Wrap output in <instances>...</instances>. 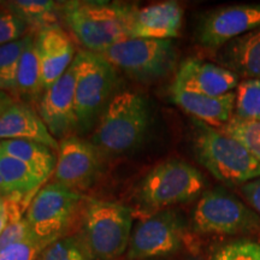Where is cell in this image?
I'll list each match as a JSON object with an SVG mask.
<instances>
[{"label": "cell", "mask_w": 260, "mask_h": 260, "mask_svg": "<svg viewBox=\"0 0 260 260\" xmlns=\"http://www.w3.org/2000/svg\"><path fill=\"white\" fill-rule=\"evenodd\" d=\"M193 228L211 235H252L260 232V217L223 188L201 194L193 212Z\"/></svg>", "instance_id": "obj_8"}, {"label": "cell", "mask_w": 260, "mask_h": 260, "mask_svg": "<svg viewBox=\"0 0 260 260\" xmlns=\"http://www.w3.org/2000/svg\"><path fill=\"white\" fill-rule=\"evenodd\" d=\"M152 122L148 100L124 90L115 94L99 119L92 142L106 154H123L141 146Z\"/></svg>", "instance_id": "obj_2"}, {"label": "cell", "mask_w": 260, "mask_h": 260, "mask_svg": "<svg viewBox=\"0 0 260 260\" xmlns=\"http://www.w3.org/2000/svg\"><path fill=\"white\" fill-rule=\"evenodd\" d=\"M102 154L92 141L76 135L60 140L53 182L75 190L87 188L102 170Z\"/></svg>", "instance_id": "obj_12"}, {"label": "cell", "mask_w": 260, "mask_h": 260, "mask_svg": "<svg viewBox=\"0 0 260 260\" xmlns=\"http://www.w3.org/2000/svg\"><path fill=\"white\" fill-rule=\"evenodd\" d=\"M188 260H203V259H198V258H190V259H188Z\"/></svg>", "instance_id": "obj_35"}, {"label": "cell", "mask_w": 260, "mask_h": 260, "mask_svg": "<svg viewBox=\"0 0 260 260\" xmlns=\"http://www.w3.org/2000/svg\"><path fill=\"white\" fill-rule=\"evenodd\" d=\"M44 93L41 79V68L39 63L35 35L30 34L18 64L17 88L16 94L25 100H31Z\"/></svg>", "instance_id": "obj_23"}, {"label": "cell", "mask_w": 260, "mask_h": 260, "mask_svg": "<svg viewBox=\"0 0 260 260\" xmlns=\"http://www.w3.org/2000/svg\"><path fill=\"white\" fill-rule=\"evenodd\" d=\"M183 8L177 2H161L136 8L130 22V39L171 40L180 35Z\"/></svg>", "instance_id": "obj_16"}, {"label": "cell", "mask_w": 260, "mask_h": 260, "mask_svg": "<svg viewBox=\"0 0 260 260\" xmlns=\"http://www.w3.org/2000/svg\"><path fill=\"white\" fill-rule=\"evenodd\" d=\"M47 246L32 236L0 251V260H38L42 249Z\"/></svg>", "instance_id": "obj_30"}, {"label": "cell", "mask_w": 260, "mask_h": 260, "mask_svg": "<svg viewBox=\"0 0 260 260\" xmlns=\"http://www.w3.org/2000/svg\"><path fill=\"white\" fill-rule=\"evenodd\" d=\"M45 182L24 162L0 151V198L21 204L28 210Z\"/></svg>", "instance_id": "obj_19"}, {"label": "cell", "mask_w": 260, "mask_h": 260, "mask_svg": "<svg viewBox=\"0 0 260 260\" xmlns=\"http://www.w3.org/2000/svg\"><path fill=\"white\" fill-rule=\"evenodd\" d=\"M172 102L193 116V118L220 129L230 121L235 110V92H230L220 96H210L204 94L188 92L171 87Z\"/></svg>", "instance_id": "obj_18"}, {"label": "cell", "mask_w": 260, "mask_h": 260, "mask_svg": "<svg viewBox=\"0 0 260 260\" xmlns=\"http://www.w3.org/2000/svg\"><path fill=\"white\" fill-rule=\"evenodd\" d=\"M76 77L77 61L74 59L67 73L50 88L45 89L39 99V116L57 140L68 138L77 128L75 111Z\"/></svg>", "instance_id": "obj_13"}, {"label": "cell", "mask_w": 260, "mask_h": 260, "mask_svg": "<svg viewBox=\"0 0 260 260\" xmlns=\"http://www.w3.org/2000/svg\"><path fill=\"white\" fill-rule=\"evenodd\" d=\"M259 27L260 4L222 6L201 16L195 38L201 47L216 51Z\"/></svg>", "instance_id": "obj_11"}, {"label": "cell", "mask_w": 260, "mask_h": 260, "mask_svg": "<svg viewBox=\"0 0 260 260\" xmlns=\"http://www.w3.org/2000/svg\"><path fill=\"white\" fill-rule=\"evenodd\" d=\"M3 4H4V2H0V6H3Z\"/></svg>", "instance_id": "obj_36"}, {"label": "cell", "mask_w": 260, "mask_h": 260, "mask_svg": "<svg viewBox=\"0 0 260 260\" xmlns=\"http://www.w3.org/2000/svg\"><path fill=\"white\" fill-rule=\"evenodd\" d=\"M223 68L245 79H260V27L228 42L219 50Z\"/></svg>", "instance_id": "obj_20"}, {"label": "cell", "mask_w": 260, "mask_h": 260, "mask_svg": "<svg viewBox=\"0 0 260 260\" xmlns=\"http://www.w3.org/2000/svg\"><path fill=\"white\" fill-rule=\"evenodd\" d=\"M9 223V211L6 200L0 198V235L4 232V229Z\"/></svg>", "instance_id": "obj_33"}, {"label": "cell", "mask_w": 260, "mask_h": 260, "mask_svg": "<svg viewBox=\"0 0 260 260\" xmlns=\"http://www.w3.org/2000/svg\"><path fill=\"white\" fill-rule=\"evenodd\" d=\"M240 190L260 217V177L247 182L240 187Z\"/></svg>", "instance_id": "obj_32"}, {"label": "cell", "mask_w": 260, "mask_h": 260, "mask_svg": "<svg viewBox=\"0 0 260 260\" xmlns=\"http://www.w3.org/2000/svg\"><path fill=\"white\" fill-rule=\"evenodd\" d=\"M212 260H260V243L251 240H236L216 249Z\"/></svg>", "instance_id": "obj_28"}, {"label": "cell", "mask_w": 260, "mask_h": 260, "mask_svg": "<svg viewBox=\"0 0 260 260\" xmlns=\"http://www.w3.org/2000/svg\"><path fill=\"white\" fill-rule=\"evenodd\" d=\"M133 210L125 205L90 198L82 210L81 236L96 260H115L128 251Z\"/></svg>", "instance_id": "obj_5"}, {"label": "cell", "mask_w": 260, "mask_h": 260, "mask_svg": "<svg viewBox=\"0 0 260 260\" xmlns=\"http://www.w3.org/2000/svg\"><path fill=\"white\" fill-rule=\"evenodd\" d=\"M42 88H50L67 73L76 57L74 42L59 25L45 28L35 34Z\"/></svg>", "instance_id": "obj_15"}, {"label": "cell", "mask_w": 260, "mask_h": 260, "mask_svg": "<svg viewBox=\"0 0 260 260\" xmlns=\"http://www.w3.org/2000/svg\"><path fill=\"white\" fill-rule=\"evenodd\" d=\"M186 239V222L175 210H162L140 222L132 233L129 260H147L180 251Z\"/></svg>", "instance_id": "obj_10"}, {"label": "cell", "mask_w": 260, "mask_h": 260, "mask_svg": "<svg viewBox=\"0 0 260 260\" xmlns=\"http://www.w3.org/2000/svg\"><path fill=\"white\" fill-rule=\"evenodd\" d=\"M38 260H94L81 235L63 236L42 249Z\"/></svg>", "instance_id": "obj_25"}, {"label": "cell", "mask_w": 260, "mask_h": 260, "mask_svg": "<svg viewBox=\"0 0 260 260\" xmlns=\"http://www.w3.org/2000/svg\"><path fill=\"white\" fill-rule=\"evenodd\" d=\"M83 197L57 182H51L38 191L29 205L24 218L32 236L50 245L64 233L82 205Z\"/></svg>", "instance_id": "obj_9"}, {"label": "cell", "mask_w": 260, "mask_h": 260, "mask_svg": "<svg viewBox=\"0 0 260 260\" xmlns=\"http://www.w3.org/2000/svg\"><path fill=\"white\" fill-rule=\"evenodd\" d=\"M234 116L243 121L260 122V79H245L235 92Z\"/></svg>", "instance_id": "obj_26"}, {"label": "cell", "mask_w": 260, "mask_h": 260, "mask_svg": "<svg viewBox=\"0 0 260 260\" xmlns=\"http://www.w3.org/2000/svg\"><path fill=\"white\" fill-rule=\"evenodd\" d=\"M203 174L178 159H170L155 165L136 188V200L151 214L177 204L189 203L203 194Z\"/></svg>", "instance_id": "obj_4"}, {"label": "cell", "mask_w": 260, "mask_h": 260, "mask_svg": "<svg viewBox=\"0 0 260 260\" xmlns=\"http://www.w3.org/2000/svg\"><path fill=\"white\" fill-rule=\"evenodd\" d=\"M30 34L21 40L0 46V90L16 94L18 64Z\"/></svg>", "instance_id": "obj_24"}, {"label": "cell", "mask_w": 260, "mask_h": 260, "mask_svg": "<svg viewBox=\"0 0 260 260\" xmlns=\"http://www.w3.org/2000/svg\"><path fill=\"white\" fill-rule=\"evenodd\" d=\"M16 102L15 98L11 94L0 90V117L4 115L6 110Z\"/></svg>", "instance_id": "obj_34"}, {"label": "cell", "mask_w": 260, "mask_h": 260, "mask_svg": "<svg viewBox=\"0 0 260 260\" xmlns=\"http://www.w3.org/2000/svg\"><path fill=\"white\" fill-rule=\"evenodd\" d=\"M29 34L30 30L23 19L6 8L5 3L0 6V46L21 40Z\"/></svg>", "instance_id": "obj_29"}, {"label": "cell", "mask_w": 260, "mask_h": 260, "mask_svg": "<svg viewBox=\"0 0 260 260\" xmlns=\"http://www.w3.org/2000/svg\"><path fill=\"white\" fill-rule=\"evenodd\" d=\"M98 54L141 83L164 79L177 63V50L171 40L129 39Z\"/></svg>", "instance_id": "obj_7"}, {"label": "cell", "mask_w": 260, "mask_h": 260, "mask_svg": "<svg viewBox=\"0 0 260 260\" xmlns=\"http://www.w3.org/2000/svg\"><path fill=\"white\" fill-rule=\"evenodd\" d=\"M193 149L198 161L224 186H243L260 177V161L235 139L193 118Z\"/></svg>", "instance_id": "obj_3"}, {"label": "cell", "mask_w": 260, "mask_h": 260, "mask_svg": "<svg viewBox=\"0 0 260 260\" xmlns=\"http://www.w3.org/2000/svg\"><path fill=\"white\" fill-rule=\"evenodd\" d=\"M136 6L110 2H65V23L87 51L102 53L129 40V28Z\"/></svg>", "instance_id": "obj_1"}, {"label": "cell", "mask_w": 260, "mask_h": 260, "mask_svg": "<svg viewBox=\"0 0 260 260\" xmlns=\"http://www.w3.org/2000/svg\"><path fill=\"white\" fill-rule=\"evenodd\" d=\"M77 61L75 111L79 133H87L102 118L109 103L115 96L118 77L116 69L100 54L80 51Z\"/></svg>", "instance_id": "obj_6"}, {"label": "cell", "mask_w": 260, "mask_h": 260, "mask_svg": "<svg viewBox=\"0 0 260 260\" xmlns=\"http://www.w3.org/2000/svg\"><path fill=\"white\" fill-rule=\"evenodd\" d=\"M30 140L58 151L59 142L28 104L15 102L0 117V141Z\"/></svg>", "instance_id": "obj_17"}, {"label": "cell", "mask_w": 260, "mask_h": 260, "mask_svg": "<svg viewBox=\"0 0 260 260\" xmlns=\"http://www.w3.org/2000/svg\"><path fill=\"white\" fill-rule=\"evenodd\" d=\"M218 130L245 146L247 151L260 161V122L243 121L233 116L230 121Z\"/></svg>", "instance_id": "obj_27"}, {"label": "cell", "mask_w": 260, "mask_h": 260, "mask_svg": "<svg viewBox=\"0 0 260 260\" xmlns=\"http://www.w3.org/2000/svg\"><path fill=\"white\" fill-rule=\"evenodd\" d=\"M30 237H32V234L24 217L23 218H9L8 225L0 235V251Z\"/></svg>", "instance_id": "obj_31"}, {"label": "cell", "mask_w": 260, "mask_h": 260, "mask_svg": "<svg viewBox=\"0 0 260 260\" xmlns=\"http://www.w3.org/2000/svg\"><path fill=\"white\" fill-rule=\"evenodd\" d=\"M5 6L23 19L30 34L58 25V18L63 11V3L52 0H15L5 3Z\"/></svg>", "instance_id": "obj_22"}, {"label": "cell", "mask_w": 260, "mask_h": 260, "mask_svg": "<svg viewBox=\"0 0 260 260\" xmlns=\"http://www.w3.org/2000/svg\"><path fill=\"white\" fill-rule=\"evenodd\" d=\"M239 83V76L222 65L188 58L182 61L171 87L204 95L220 96L233 92Z\"/></svg>", "instance_id": "obj_14"}, {"label": "cell", "mask_w": 260, "mask_h": 260, "mask_svg": "<svg viewBox=\"0 0 260 260\" xmlns=\"http://www.w3.org/2000/svg\"><path fill=\"white\" fill-rule=\"evenodd\" d=\"M0 151L24 162L44 181L50 178L56 169V151L40 142L30 140H6L0 141Z\"/></svg>", "instance_id": "obj_21"}]
</instances>
